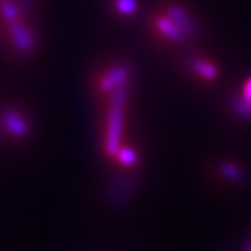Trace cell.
Returning <instances> with one entry per match:
<instances>
[{
	"label": "cell",
	"mask_w": 251,
	"mask_h": 251,
	"mask_svg": "<svg viewBox=\"0 0 251 251\" xmlns=\"http://www.w3.org/2000/svg\"><path fill=\"white\" fill-rule=\"evenodd\" d=\"M109 100L108 123H106V134H105V151L108 155H116L120 150L122 140V128H123V116L127 95H128V84H123L119 88L110 92Z\"/></svg>",
	"instance_id": "1"
},
{
	"label": "cell",
	"mask_w": 251,
	"mask_h": 251,
	"mask_svg": "<svg viewBox=\"0 0 251 251\" xmlns=\"http://www.w3.org/2000/svg\"><path fill=\"white\" fill-rule=\"evenodd\" d=\"M10 38L14 48L21 53H29L35 48V34L27 24L21 20L7 25Z\"/></svg>",
	"instance_id": "2"
},
{
	"label": "cell",
	"mask_w": 251,
	"mask_h": 251,
	"mask_svg": "<svg viewBox=\"0 0 251 251\" xmlns=\"http://www.w3.org/2000/svg\"><path fill=\"white\" fill-rule=\"evenodd\" d=\"M0 126H1L4 133H7L11 137H16V138H23L29 131L27 119L23 116L17 109L13 108L6 109L1 112Z\"/></svg>",
	"instance_id": "3"
},
{
	"label": "cell",
	"mask_w": 251,
	"mask_h": 251,
	"mask_svg": "<svg viewBox=\"0 0 251 251\" xmlns=\"http://www.w3.org/2000/svg\"><path fill=\"white\" fill-rule=\"evenodd\" d=\"M130 77V72L126 66H113L99 81V88L103 92H113L120 85L127 84Z\"/></svg>",
	"instance_id": "4"
},
{
	"label": "cell",
	"mask_w": 251,
	"mask_h": 251,
	"mask_svg": "<svg viewBox=\"0 0 251 251\" xmlns=\"http://www.w3.org/2000/svg\"><path fill=\"white\" fill-rule=\"evenodd\" d=\"M168 17L171 18L172 21H175V24L186 34L187 36H191L196 34L197 27L194 24V21L190 18L187 13L184 10L179 7V6H171L168 10Z\"/></svg>",
	"instance_id": "5"
},
{
	"label": "cell",
	"mask_w": 251,
	"mask_h": 251,
	"mask_svg": "<svg viewBox=\"0 0 251 251\" xmlns=\"http://www.w3.org/2000/svg\"><path fill=\"white\" fill-rule=\"evenodd\" d=\"M156 25H158V29L161 31L162 35H165L173 42H184L186 38H187V35L169 17L158 18Z\"/></svg>",
	"instance_id": "6"
},
{
	"label": "cell",
	"mask_w": 251,
	"mask_h": 251,
	"mask_svg": "<svg viewBox=\"0 0 251 251\" xmlns=\"http://www.w3.org/2000/svg\"><path fill=\"white\" fill-rule=\"evenodd\" d=\"M21 13L17 0H0V17L6 25L21 20Z\"/></svg>",
	"instance_id": "7"
},
{
	"label": "cell",
	"mask_w": 251,
	"mask_h": 251,
	"mask_svg": "<svg viewBox=\"0 0 251 251\" xmlns=\"http://www.w3.org/2000/svg\"><path fill=\"white\" fill-rule=\"evenodd\" d=\"M191 67L194 69V72L200 74L202 78L205 80H214L216 75H218V70L214 64H211L206 60H202V59H193L191 60Z\"/></svg>",
	"instance_id": "8"
},
{
	"label": "cell",
	"mask_w": 251,
	"mask_h": 251,
	"mask_svg": "<svg viewBox=\"0 0 251 251\" xmlns=\"http://www.w3.org/2000/svg\"><path fill=\"white\" fill-rule=\"evenodd\" d=\"M230 105L237 116L243 117V119L251 116V105L243 97H234Z\"/></svg>",
	"instance_id": "9"
},
{
	"label": "cell",
	"mask_w": 251,
	"mask_h": 251,
	"mask_svg": "<svg viewBox=\"0 0 251 251\" xmlns=\"http://www.w3.org/2000/svg\"><path fill=\"white\" fill-rule=\"evenodd\" d=\"M116 156L119 162L126 165V166H131V165H134L135 162H137V153L131 148H122L120 147V150L117 151Z\"/></svg>",
	"instance_id": "10"
},
{
	"label": "cell",
	"mask_w": 251,
	"mask_h": 251,
	"mask_svg": "<svg viewBox=\"0 0 251 251\" xmlns=\"http://www.w3.org/2000/svg\"><path fill=\"white\" fill-rule=\"evenodd\" d=\"M116 10L123 16H131L137 10V0H116L115 1Z\"/></svg>",
	"instance_id": "11"
},
{
	"label": "cell",
	"mask_w": 251,
	"mask_h": 251,
	"mask_svg": "<svg viewBox=\"0 0 251 251\" xmlns=\"http://www.w3.org/2000/svg\"><path fill=\"white\" fill-rule=\"evenodd\" d=\"M221 172H222L225 177L229 180H239L243 176L242 171L234 163H224L222 168H221Z\"/></svg>",
	"instance_id": "12"
},
{
	"label": "cell",
	"mask_w": 251,
	"mask_h": 251,
	"mask_svg": "<svg viewBox=\"0 0 251 251\" xmlns=\"http://www.w3.org/2000/svg\"><path fill=\"white\" fill-rule=\"evenodd\" d=\"M243 98L246 99L251 105V78L247 80V82L244 84V90H243Z\"/></svg>",
	"instance_id": "13"
},
{
	"label": "cell",
	"mask_w": 251,
	"mask_h": 251,
	"mask_svg": "<svg viewBox=\"0 0 251 251\" xmlns=\"http://www.w3.org/2000/svg\"><path fill=\"white\" fill-rule=\"evenodd\" d=\"M18 4H20V7H21V11H24V10H31L34 7V1H32V0H21V1H18Z\"/></svg>",
	"instance_id": "14"
}]
</instances>
